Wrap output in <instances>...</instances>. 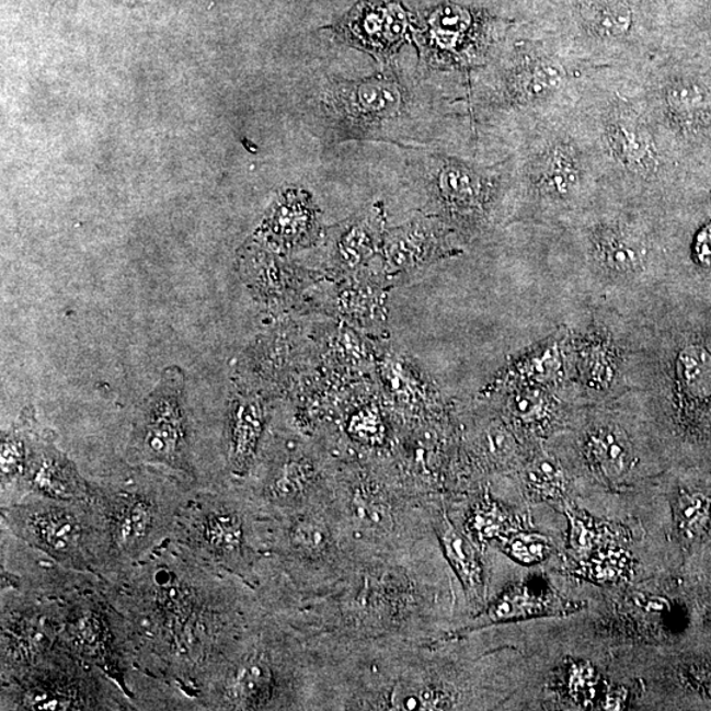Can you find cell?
<instances>
[{
	"instance_id": "83f0119b",
	"label": "cell",
	"mask_w": 711,
	"mask_h": 711,
	"mask_svg": "<svg viewBox=\"0 0 711 711\" xmlns=\"http://www.w3.org/2000/svg\"><path fill=\"white\" fill-rule=\"evenodd\" d=\"M531 484L537 494L544 495V497H557V494L563 489V480L558 469L552 467L550 462H540L534 468L530 473Z\"/></svg>"
},
{
	"instance_id": "30bf717a",
	"label": "cell",
	"mask_w": 711,
	"mask_h": 711,
	"mask_svg": "<svg viewBox=\"0 0 711 711\" xmlns=\"http://www.w3.org/2000/svg\"><path fill=\"white\" fill-rule=\"evenodd\" d=\"M578 605H570L551 593L535 592L528 586H515L502 595L497 603L489 608L484 616L478 619L480 626L520 621L540 616L560 615L577 609Z\"/></svg>"
},
{
	"instance_id": "9a60e30c",
	"label": "cell",
	"mask_w": 711,
	"mask_h": 711,
	"mask_svg": "<svg viewBox=\"0 0 711 711\" xmlns=\"http://www.w3.org/2000/svg\"><path fill=\"white\" fill-rule=\"evenodd\" d=\"M31 530L49 550L62 553L74 548L81 538V526L73 515L60 511L38 513L31 519Z\"/></svg>"
},
{
	"instance_id": "7402d4cb",
	"label": "cell",
	"mask_w": 711,
	"mask_h": 711,
	"mask_svg": "<svg viewBox=\"0 0 711 711\" xmlns=\"http://www.w3.org/2000/svg\"><path fill=\"white\" fill-rule=\"evenodd\" d=\"M330 540L329 528L321 520L305 518L291 527L290 543L303 557H322L329 550Z\"/></svg>"
},
{
	"instance_id": "cb8c5ba5",
	"label": "cell",
	"mask_w": 711,
	"mask_h": 711,
	"mask_svg": "<svg viewBox=\"0 0 711 711\" xmlns=\"http://www.w3.org/2000/svg\"><path fill=\"white\" fill-rule=\"evenodd\" d=\"M564 81L563 70L552 62H539L521 77V88L530 96H544L557 91Z\"/></svg>"
},
{
	"instance_id": "ffe728a7",
	"label": "cell",
	"mask_w": 711,
	"mask_h": 711,
	"mask_svg": "<svg viewBox=\"0 0 711 711\" xmlns=\"http://www.w3.org/2000/svg\"><path fill=\"white\" fill-rule=\"evenodd\" d=\"M678 374L691 393L711 395V357L707 351L700 347L685 349L678 360Z\"/></svg>"
},
{
	"instance_id": "484cf974",
	"label": "cell",
	"mask_w": 711,
	"mask_h": 711,
	"mask_svg": "<svg viewBox=\"0 0 711 711\" xmlns=\"http://www.w3.org/2000/svg\"><path fill=\"white\" fill-rule=\"evenodd\" d=\"M506 552L521 564H534L547 557L548 546L543 539L532 535H517L507 541Z\"/></svg>"
},
{
	"instance_id": "7c38bea8",
	"label": "cell",
	"mask_w": 711,
	"mask_h": 711,
	"mask_svg": "<svg viewBox=\"0 0 711 711\" xmlns=\"http://www.w3.org/2000/svg\"><path fill=\"white\" fill-rule=\"evenodd\" d=\"M438 534L443 551L449 564L458 573L468 595L472 598H481L482 572L473 547L447 518L440 520Z\"/></svg>"
},
{
	"instance_id": "2e32d148",
	"label": "cell",
	"mask_w": 711,
	"mask_h": 711,
	"mask_svg": "<svg viewBox=\"0 0 711 711\" xmlns=\"http://www.w3.org/2000/svg\"><path fill=\"white\" fill-rule=\"evenodd\" d=\"M154 524V507L146 498H135L122 508L114 525V538L121 548L141 543L151 534Z\"/></svg>"
},
{
	"instance_id": "8992f818",
	"label": "cell",
	"mask_w": 711,
	"mask_h": 711,
	"mask_svg": "<svg viewBox=\"0 0 711 711\" xmlns=\"http://www.w3.org/2000/svg\"><path fill=\"white\" fill-rule=\"evenodd\" d=\"M382 251L389 272H413L439 256V227L427 218L411 220L408 225L385 232Z\"/></svg>"
},
{
	"instance_id": "44dd1931",
	"label": "cell",
	"mask_w": 711,
	"mask_h": 711,
	"mask_svg": "<svg viewBox=\"0 0 711 711\" xmlns=\"http://www.w3.org/2000/svg\"><path fill=\"white\" fill-rule=\"evenodd\" d=\"M598 252L599 259L612 272L630 274L642 267V256L637 246L617 234L598 241Z\"/></svg>"
},
{
	"instance_id": "d6986e66",
	"label": "cell",
	"mask_w": 711,
	"mask_h": 711,
	"mask_svg": "<svg viewBox=\"0 0 711 711\" xmlns=\"http://www.w3.org/2000/svg\"><path fill=\"white\" fill-rule=\"evenodd\" d=\"M611 141L626 164L635 168L650 165L654 149L649 135L642 128L631 123H619L612 128Z\"/></svg>"
},
{
	"instance_id": "f546056e",
	"label": "cell",
	"mask_w": 711,
	"mask_h": 711,
	"mask_svg": "<svg viewBox=\"0 0 711 711\" xmlns=\"http://www.w3.org/2000/svg\"><path fill=\"white\" fill-rule=\"evenodd\" d=\"M570 162H566L564 159L557 158L552 162V168L550 173L551 184L560 194L570 193L573 182H575V172L573 169L567 165Z\"/></svg>"
},
{
	"instance_id": "f1b7e54d",
	"label": "cell",
	"mask_w": 711,
	"mask_h": 711,
	"mask_svg": "<svg viewBox=\"0 0 711 711\" xmlns=\"http://www.w3.org/2000/svg\"><path fill=\"white\" fill-rule=\"evenodd\" d=\"M351 433L365 443L377 445L383 438L382 423L374 414H364L352 421Z\"/></svg>"
},
{
	"instance_id": "277c9868",
	"label": "cell",
	"mask_w": 711,
	"mask_h": 711,
	"mask_svg": "<svg viewBox=\"0 0 711 711\" xmlns=\"http://www.w3.org/2000/svg\"><path fill=\"white\" fill-rule=\"evenodd\" d=\"M475 27L478 18L471 10L446 3L429 11L417 36L427 60L445 64L465 54Z\"/></svg>"
},
{
	"instance_id": "4316f807",
	"label": "cell",
	"mask_w": 711,
	"mask_h": 711,
	"mask_svg": "<svg viewBox=\"0 0 711 711\" xmlns=\"http://www.w3.org/2000/svg\"><path fill=\"white\" fill-rule=\"evenodd\" d=\"M471 525L481 539H492L504 530L506 519L495 505H482L472 517Z\"/></svg>"
},
{
	"instance_id": "e0dca14e",
	"label": "cell",
	"mask_w": 711,
	"mask_h": 711,
	"mask_svg": "<svg viewBox=\"0 0 711 711\" xmlns=\"http://www.w3.org/2000/svg\"><path fill=\"white\" fill-rule=\"evenodd\" d=\"M202 538L219 557L237 553L244 541L243 525L238 515L225 512L208 514L202 525Z\"/></svg>"
},
{
	"instance_id": "4dcf8cb0",
	"label": "cell",
	"mask_w": 711,
	"mask_h": 711,
	"mask_svg": "<svg viewBox=\"0 0 711 711\" xmlns=\"http://www.w3.org/2000/svg\"><path fill=\"white\" fill-rule=\"evenodd\" d=\"M702 502H698L693 498H681L680 504H678V519H680L683 530H689V528H696L698 520H700L703 515Z\"/></svg>"
},
{
	"instance_id": "7a4b0ae2",
	"label": "cell",
	"mask_w": 711,
	"mask_h": 711,
	"mask_svg": "<svg viewBox=\"0 0 711 711\" xmlns=\"http://www.w3.org/2000/svg\"><path fill=\"white\" fill-rule=\"evenodd\" d=\"M184 371L167 368L142 403L139 445L147 458L179 467L188 445Z\"/></svg>"
},
{
	"instance_id": "1f68e13d",
	"label": "cell",
	"mask_w": 711,
	"mask_h": 711,
	"mask_svg": "<svg viewBox=\"0 0 711 711\" xmlns=\"http://www.w3.org/2000/svg\"><path fill=\"white\" fill-rule=\"evenodd\" d=\"M354 511L357 517L374 525L380 524L385 515H387L382 512V506L377 504V501L368 500L367 497L356 498L354 502Z\"/></svg>"
},
{
	"instance_id": "8fae6325",
	"label": "cell",
	"mask_w": 711,
	"mask_h": 711,
	"mask_svg": "<svg viewBox=\"0 0 711 711\" xmlns=\"http://www.w3.org/2000/svg\"><path fill=\"white\" fill-rule=\"evenodd\" d=\"M274 685L270 663L263 656H252L234 669L227 685V697L240 708H257L270 701Z\"/></svg>"
},
{
	"instance_id": "d4e9b609",
	"label": "cell",
	"mask_w": 711,
	"mask_h": 711,
	"mask_svg": "<svg viewBox=\"0 0 711 711\" xmlns=\"http://www.w3.org/2000/svg\"><path fill=\"white\" fill-rule=\"evenodd\" d=\"M25 461H27V448H25L23 439L19 438L16 434L4 435L2 446H0L2 479L16 478L19 473L23 472Z\"/></svg>"
},
{
	"instance_id": "52a82bcc",
	"label": "cell",
	"mask_w": 711,
	"mask_h": 711,
	"mask_svg": "<svg viewBox=\"0 0 711 711\" xmlns=\"http://www.w3.org/2000/svg\"><path fill=\"white\" fill-rule=\"evenodd\" d=\"M266 413L259 395L238 394L228 409V460L232 471L243 474L256 458L263 438Z\"/></svg>"
},
{
	"instance_id": "6da1fadb",
	"label": "cell",
	"mask_w": 711,
	"mask_h": 711,
	"mask_svg": "<svg viewBox=\"0 0 711 711\" xmlns=\"http://www.w3.org/2000/svg\"><path fill=\"white\" fill-rule=\"evenodd\" d=\"M409 93L393 73L332 82L322 106L331 129L342 139H380L408 115Z\"/></svg>"
},
{
	"instance_id": "5b68a950",
	"label": "cell",
	"mask_w": 711,
	"mask_h": 711,
	"mask_svg": "<svg viewBox=\"0 0 711 711\" xmlns=\"http://www.w3.org/2000/svg\"><path fill=\"white\" fill-rule=\"evenodd\" d=\"M319 231L321 225L314 200L309 193L297 188L278 198L264 223L267 237L283 248L310 245L314 243Z\"/></svg>"
},
{
	"instance_id": "3957f363",
	"label": "cell",
	"mask_w": 711,
	"mask_h": 711,
	"mask_svg": "<svg viewBox=\"0 0 711 711\" xmlns=\"http://www.w3.org/2000/svg\"><path fill=\"white\" fill-rule=\"evenodd\" d=\"M411 22L400 0H362L335 27L345 44L387 61L409 42Z\"/></svg>"
},
{
	"instance_id": "ba28073f",
	"label": "cell",
	"mask_w": 711,
	"mask_h": 711,
	"mask_svg": "<svg viewBox=\"0 0 711 711\" xmlns=\"http://www.w3.org/2000/svg\"><path fill=\"white\" fill-rule=\"evenodd\" d=\"M484 191V180L478 172L451 159L441 160L428 181L429 200L447 213L474 210L480 206Z\"/></svg>"
},
{
	"instance_id": "4fadbf2b",
	"label": "cell",
	"mask_w": 711,
	"mask_h": 711,
	"mask_svg": "<svg viewBox=\"0 0 711 711\" xmlns=\"http://www.w3.org/2000/svg\"><path fill=\"white\" fill-rule=\"evenodd\" d=\"M590 459L609 480H621L630 471L632 449L621 429L601 428L588 441Z\"/></svg>"
},
{
	"instance_id": "ac0fdd59",
	"label": "cell",
	"mask_w": 711,
	"mask_h": 711,
	"mask_svg": "<svg viewBox=\"0 0 711 711\" xmlns=\"http://www.w3.org/2000/svg\"><path fill=\"white\" fill-rule=\"evenodd\" d=\"M314 479L316 468L310 460L305 458L286 460L273 475L270 484L271 497L278 501L301 497Z\"/></svg>"
},
{
	"instance_id": "5bb4252c",
	"label": "cell",
	"mask_w": 711,
	"mask_h": 711,
	"mask_svg": "<svg viewBox=\"0 0 711 711\" xmlns=\"http://www.w3.org/2000/svg\"><path fill=\"white\" fill-rule=\"evenodd\" d=\"M32 485L37 492L56 500H71L81 492L80 478L69 461L58 456H44L36 462L31 474Z\"/></svg>"
},
{
	"instance_id": "9c48e42d",
	"label": "cell",
	"mask_w": 711,
	"mask_h": 711,
	"mask_svg": "<svg viewBox=\"0 0 711 711\" xmlns=\"http://www.w3.org/2000/svg\"><path fill=\"white\" fill-rule=\"evenodd\" d=\"M383 214L380 206L356 215L336 228L332 237V256L344 267L362 265L374 256L383 241Z\"/></svg>"
},
{
	"instance_id": "603a6c76",
	"label": "cell",
	"mask_w": 711,
	"mask_h": 711,
	"mask_svg": "<svg viewBox=\"0 0 711 711\" xmlns=\"http://www.w3.org/2000/svg\"><path fill=\"white\" fill-rule=\"evenodd\" d=\"M447 696L429 687H401L390 697L391 709L397 710H436L446 709Z\"/></svg>"
}]
</instances>
